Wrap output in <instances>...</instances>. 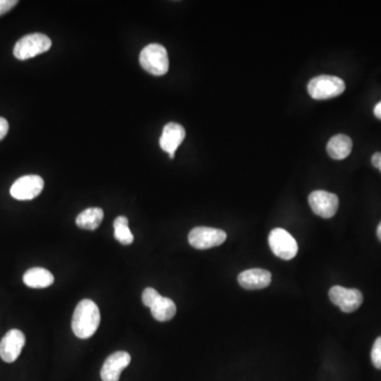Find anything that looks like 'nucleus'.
Instances as JSON below:
<instances>
[{
	"mask_svg": "<svg viewBox=\"0 0 381 381\" xmlns=\"http://www.w3.org/2000/svg\"><path fill=\"white\" fill-rule=\"evenodd\" d=\"M44 179L38 175H26L13 183L10 193L17 200H32L42 193Z\"/></svg>",
	"mask_w": 381,
	"mask_h": 381,
	"instance_id": "6e6552de",
	"label": "nucleus"
},
{
	"mask_svg": "<svg viewBox=\"0 0 381 381\" xmlns=\"http://www.w3.org/2000/svg\"><path fill=\"white\" fill-rule=\"evenodd\" d=\"M353 148L352 139L343 133L332 137L328 143V154L334 160H343L349 157Z\"/></svg>",
	"mask_w": 381,
	"mask_h": 381,
	"instance_id": "2eb2a0df",
	"label": "nucleus"
},
{
	"mask_svg": "<svg viewBox=\"0 0 381 381\" xmlns=\"http://www.w3.org/2000/svg\"><path fill=\"white\" fill-rule=\"evenodd\" d=\"M269 247L276 257L284 261L297 257L299 246L295 237L282 228H276L269 234Z\"/></svg>",
	"mask_w": 381,
	"mask_h": 381,
	"instance_id": "39448f33",
	"label": "nucleus"
},
{
	"mask_svg": "<svg viewBox=\"0 0 381 381\" xmlns=\"http://www.w3.org/2000/svg\"><path fill=\"white\" fill-rule=\"evenodd\" d=\"M51 46V40L47 36H44L42 33H32V34L21 38L15 44L13 53L17 60L25 61V60L32 59V57H38L40 54L47 52Z\"/></svg>",
	"mask_w": 381,
	"mask_h": 381,
	"instance_id": "20e7f679",
	"label": "nucleus"
},
{
	"mask_svg": "<svg viewBox=\"0 0 381 381\" xmlns=\"http://www.w3.org/2000/svg\"><path fill=\"white\" fill-rule=\"evenodd\" d=\"M100 322L101 315L98 305L92 300H82L73 313L71 322L73 334L80 339H88L94 336Z\"/></svg>",
	"mask_w": 381,
	"mask_h": 381,
	"instance_id": "f257e3e1",
	"label": "nucleus"
},
{
	"mask_svg": "<svg viewBox=\"0 0 381 381\" xmlns=\"http://www.w3.org/2000/svg\"><path fill=\"white\" fill-rule=\"evenodd\" d=\"M26 344V336L21 330H9L0 341V358L5 363H12L17 360Z\"/></svg>",
	"mask_w": 381,
	"mask_h": 381,
	"instance_id": "9d476101",
	"label": "nucleus"
},
{
	"mask_svg": "<svg viewBox=\"0 0 381 381\" xmlns=\"http://www.w3.org/2000/svg\"><path fill=\"white\" fill-rule=\"evenodd\" d=\"M377 237H378L379 241H381V222L378 225V228H377Z\"/></svg>",
	"mask_w": 381,
	"mask_h": 381,
	"instance_id": "393cba45",
	"label": "nucleus"
},
{
	"mask_svg": "<svg viewBox=\"0 0 381 381\" xmlns=\"http://www.w3.org/2000/svg\"><path fill=\"white\" fill-rule=\"evenodd\" d=\"M185 138V129H183V125L171 122L164 127L161 137H160V146L164 152L170 155V158L173 159L176 150L181 146Z\"/></svg>",
	"mask_w": 381,
	"mask_h": 381,
	"instance_id": "f8f14e48",
	"label": "nucleus"
},
{
	"mask_svg": "<svg viewBox=\"0 0 381 381\" xmlns=\"http://www.w3.org/2000/svg\"><path fill=\"white\" fill-rule=\"evenodd\" d=\"M17 3V0H0V16L11 11Z\"/></svg>",
	"mask_w": 381,
	"mask_h": 381,
	"instance_id": "412c9836",
	"label": "nucleus"
},
{
	"mask_svg": "<svg viewBox=\"0 0 381 381\" xmlns=\"http://www.w3.org/2000/svg\"><path fill=\"white\" fill-rule=\"evenodd\" d=\"M150 308L152 316L157 321H160V322H166V321L172 320L176 315V311H177L173 300L162 297V295H160L154 302V304Z\"/></svg>",
	"mask_w": 381,
	"mask_h": 381,
	"instance_id": "dca6fc26",
	"label": "nucleus"
},
{
	"mask_svg": "<svg viewBox=\"0 0 381 381\" xmlns=\"http://www.w3.org/2000/svg\"><path fill=\"white\" fill-rule=\"evenodd\" d=\"M374 115L375 117L378 118L379 120H381V102H379L374 108Z\"/></svg>",
	"mask_w": 381,
	"mask_h": 381,
	"instance_id": "b1692460",
	"label": "nucleus"
},
{
	"mask_svg": "<svg viewBox=\"0 0 381 381\" xmlns=\"http://www.w3.org/2000/svg\"><path fill=\"white\" fill-rule=\"evenodd\" d=\"M272 276L268 270L253 268L241 272L237 276L239 285L245 289L257 290L268 287L272 284Z\"/></svg>",
	"mask_w": 381,
	"mask_h": 381,
	"instance_id": "ddd939ff",
	"label": "nucleus"
},
{
	"mask_svg": "<svg viewBox=\"0 0 381 381\" xmlns=\"http://www.w3.org/2000/svg\"><path fill=\"white\" fill-rule=\"evenodd\" d=\"M372 164L381 172V153H375L372 157Z\"/></svg>",
	"mask_w": 381,
	"mask_h": 381,
	"instance_id": "5701e85b",
	"label": "nucleus"
},
{
	"mask_svg": "<svg viewBox=\"0 0 381 381\" xmlns=\"http://www.w3.org/2000/svg\"><path fill=\"white\" fill-rule=\"evenodd\" d=\"M8 131H9V123L5 118L0 117V141L7 136Z\"/></svg>",
	"mask_w": 381,
	"mask_h": 381,
	"instance_id": "4be33fe9",
	"label": "nucleus"
},
{
	"mask_svg": "<svg viewBox=\"0 0 381 381\" xmlns=\"http://www.w3.org/2000/svg\"><path fill=\"white\" fill-rule=\"evenodd\" d=\"M131 357L127 352L119 351L106 358L101 369V378L103 381H119L123 369L131 363Z\"/></svg>",
	"mask_w": 381,
	"mask_h": 381,
	"instance_id": "9b49d317",
	"label": "nucleus"
},
{
	"mask_svg": "<svg viewBox=\"0 0 381 381\" xmlns=\"http://www.w3.org/2000/svg\"><path fill=\"white\" fill-rule=\"evenodd\" d=\"M159 297L160 293H158L156 289H154V288H145L144 291H143L142 293L143 304H144L146 307H150L153 304H154V302Z\"/></svg>",
	"mask_w": 381,
	"mask_h": 381,
	"instance_id": "6ab92c4d",
	"label": "nucleus"
},
{
	"mask_svg": "<svg viewBox=\"0 0 381 381\" xmlns=\"http://www.w3.org/2000/svg\"><path fill=\"white\" fill-rule=\"evenodd\" d=\"M23 281L28 287L40 289L51 286L54 282V276L47 269L34 267L25 272Z\"/></svg>",
	"mask_w": 381,
	"mask_h": 381,
	"instance_id": "4468645a",
	"label": "nucleus"
},
{
	"mask_svg": "<svg viewBox=\"0 0 381 381\" xmlns=\"http://www.w3.org/2000/svg\"><path fill=\"white\" fill-rule=\"evenodd\" d=\"M371 358H372L373 365L376 369H381V336L375 340Z\"/></svg>",
	"mask_w": 381,
	"mask_h": 381,
	"instance_id": "aec40b11",
	"label": "nucleus"
},
{
	"mask_svg": "<svg viewBox=\"0 0 381 381\" xmlns=\"http://www.w3.org/2000/svg\"><path fill=\"white\" fill-rule=\"evenodd\" d=\"M104 212L101 208H88L77 215L75 222L77 227L85 230L98 229L103 220Z\"/></svg>",
	"mask_w": 381,
	"mask_h": 381,
	"instance_id": "f3484780",
	"label": "nucleus"
},
{
	"mask_svg": "<svg viewBox=\"0 0 381 381\" xmlns=\"http://www.w3.org/2000/svg\"><path fill=\"white\" fill-rule=\"evenodd\" d=\"M307 90L315 100H328L343 94L345 83L334 75H319L311 80Z\"/></svg>",
	"mask_w": 381,
	"mask_h": 381,
	"instance_id": "7ed1b4c3",
	"label": "nucleus"
},
{
	"mask_svg": "<svg viewBox=\"0 0 381 381\" xmlns=\"http://www.w3.org/2000/svg\"><path fill=\"white\" fill-rule=\"evenodd\" d=\"M141 67L153 75H166L170 68L169 55L166 48L159 44H148L139 57Z\"/></svg>",
	"mask_w": 381,
	"mask_h": 381,
	"instance_id": "f03ea898",
	"label": "nucleus"
},
{
	"mask_svg": "<svg viewBox=\"0 0 381 381\" xmlns=\"http://www.w3.org/2000/svg\"><path fill=\"white\" fill-rule=\"evenodd\" d=\"M330 301L332 304L339 307L343 313H354L361 306L363 295L360 290L355 288H345L342 286H332L330 289Z\"/></svg>",
	"mask_w": 381,
	"mask_h": 381,
	"instance_id": "0eeeda50",
	"label": "nucleus"
},
{
	"mask_svg": "<svg viewBox=\"0 0 381 381\" xmlns=\"http://www.w3.org/2000/svg\"><path fill=\"white\" fill-rule=\"evenodd\" d=\"M115 239L122 245H131L133 241V235L129 227V220L125 216H119L114 222Z\"/></svg>",
	"mask_w": 381,
	"mask_h": 381,
	"instance_id": "a211bd4d",
	"label": "nucleus"
},
{
	"mask_svg": "<svg viewBox=\"0 0 381 381\" xmlns=\"http://www.w3.org/2000/svg\"><path fill=\"white\" fill-rule=\"evenodd\" d=\"M308 202L313 212L322 218H332L339 208V198L337 195L322 189L311 193Z\"/></svg>",
	"mask_w": 381,
	"mask_h": 381,
	"instance_id": "1a4fd4ad",
	"label": "nucleus"
},
{
	"mask_svg": "<svg viewBox=\"0 0 381 381\" xmlns=\"http://www.w3.org/2000/svg\"><path fill=\"white\" fill-rule=\"evenodd\" d=\"M227 233L224 230L210 227H196L189 233V243L198 250L218 247L225 243Z\"/></svg>",
	"mask_w": 381,
	"mask_h": 381,
	"instance_id": "423d86ee",
	"label": "nucleus"
}]
</instances>
